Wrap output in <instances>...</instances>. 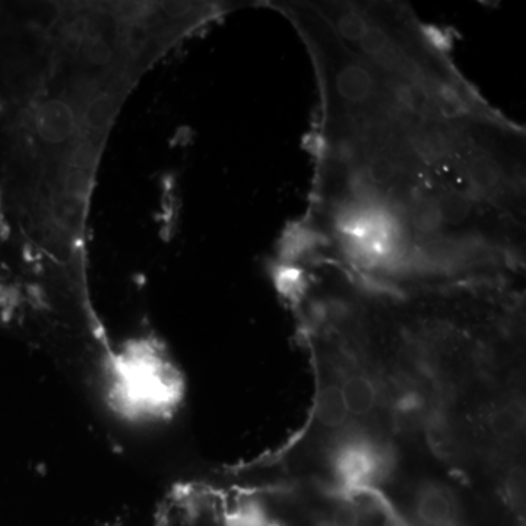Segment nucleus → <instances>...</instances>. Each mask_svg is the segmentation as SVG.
<instances>
[{
	"label": "nucleus",
	"mask_w": 526,
	"mask_h": 526,
	"mask_svg": "<svg viewBox=\"0 0 526 526\" xmlns=\"http://www.w3.org/2000/svg\"><path fill=\"white\" fill-rule=\"evenodd\" d=\"M309 207L294 226L358 277L398 287L524 265L526 136L462 72H411L322 27Z\"/></svg>",
	"instance_id": "obj_1"
},
{
	"label": "nucleus",
	"mask_w": 526,
	"mask_h": 526,
	"mask_svg": "<svg viewBox=\"0 0 526 526\" xmlns=\"http://www.w3.org/2000/svg\"><path fill=\"white\" fill-rule=\"evenodd\" d=\"M338 383L350 418H367L382 404L383 386L376 376L364 370L354 351L342 350Z\"/></svg>",
	"instance_id": "obj_2"
},
{
	"label": "nucleus",
	"mask_w": 526,
	"mask_h": 526,
	"mask_svg": "<svg viewBox=\"0 0 526 526\" xmlns=\"http://www.w3.org/2000/svg\"><path fill=\"white\" fill-rule=\"evenodd\" d=\"M524 405L519 399H508L500 404L491 405L486 411L484 429L494 448L510 451L521 439L524 432Z\"/></svg>",
	"instance_id": "obj_3"
},
{
	"label": "nucleus",
	"mask_w": 526,
	"mask_h": 526,
	"mask_svg": "<svg viewBox=\"0 0 526 526\" xmlns=\"http://www.w3.org/2000/svg\"><path fill=\"white\" fill-rule=\"evenodd\" d=\"M456 500L448 487L424 483L415 496V515L426 526H455Z\"/></svg>",
	"instance_id": "obj_4"
},
{
	"label": "nucleus",
	"mask_w": 526,
	"mask_h": 526,
	"mask_svg": "<svg viewBox=\"0 0 526 526\" xmlns=\"http://www.w3.org/2000/svg\"><path fill=\"white\" fill-rule=\"evenodd\" d=\"M34 126L41 139L52 144H60L75 133L74 110L62 100H50L38 107L34 116Z\"/></svg>",
	"instance_id": "obj_5"
},
{
	"label": "nucleus",
	"mask_w": 526,
	"mask_h": 526,
	"mask_svg": "<svg viewBox=\"0 0 526 526\" xmlns=\"http://www.w3.org/2000/svg\"><path fill=\"white\" fill-rule=\"evenodd\" d=\"M315 417L323 429L344 430L350 423L344 396L338 382L325 383L316 398Z\"/></svg>",
	"instance_id": "obj_6"
},
{
	"label": "nucleus",
	"mask_w": 526,
	"mask_h": 526,
	"mask_svg": "<svg viewBox=\"0 0 526 526\" xmlns=\"http://www.w3.org/2000/svg\"><path fill=\"white\" fill-rule=\"evenodd\" d=\"M116 112V97L113 94H100L85 107L84 125L93 131H101L109 125Z\"/></svg>",
	"instance_id": "obj_7"
},
{
	"label": "nucleus",
	"mask_w": 526,
	"mask_h": 526,
	"mask_svg": "<svg viewBox=\"0 0 526 526\" xmlns=\"http://www.w3.org/2000/svg\"><path fill=\"white\" fill-rule=\"evenodd\" d=\"M88 186H90V177L87 171L78 169V167L69 170L63 177V192L69 198H81L88 192Z\"/></svg>",
	"instance_id": "obj_8"
},
{
	"label": "nucleus",
	"mask_w": 526,
	"mask_h": 526,
	"mask_svg": "<svg viewBox=\"0 0 526 526\" xmlns=\"http://www.w3.org/2000/svg\"><path fill=\"white\" fill-rule=\"evenodd\" d=\"M331 522L335 526H360V509L350 499H342L332 512Z\"/></svg>",
	"instance_id": "obj_9"
},
{
	"label": "nucleus",
	"mask_w": 526,
	"mask_h": 526,
	"mask_svg": "<svg viewBox=\"0 0 526 526\" xmlns=\"http://www.w3.org/2000/svg\"><path fill=\"white\" fill-rule=\"evenodd\" d=\"M114 52L112 46L104 40H91L85 46L87 62L95 66H106L112 63Z\"/></svg>",
	"instance_id": "obj_10"
},
{
	"label": "nucleus",
	"mask_w": 526,
	"mask_h": 526,
	"mask_svg": "<svg viewBox=\"0 0 526 526\" xmlns=\"http://www.w3.org/2000/svg\"><path fill=\"white\" fill-rule=\"evenodd\" d=\"M313 526H335L332 524L331 519H322V521L316 522Z\"/></svg>",
	"instance_id": "obj_11"
}]
</instances>
